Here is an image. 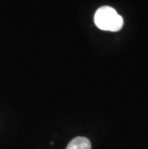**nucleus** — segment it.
I'll return each mask as SVG.
<instances>
[{"label":"nucleus","mask_w":148,"mask_h":149,"mask_svg":"<svg viewBox=\"0 0 148 149\" xmlns=\"http://www.w3.org/2000/svg\"><path fill=\"white\" fill-rule=\"evenodd\" d=\"M94 23L101 30L116 32L123 26V18L114 8L104 6L96 11L94 15Z\"/></svg>","instance_id":"obj_1"},{"label":"nucleus","mask_w":148,"mask_h":149,"mask_svg":"<svg viewBox=\"0 0 148 149\" xmlns=\"http://www.w3.org/2000/svg\"><path fill=\"white\" fill-rule=\"evenodd\" d=\"M67 149H91V143L89 139L77 137L69 142Z\"/></svg>","instance_id":"obj_2"}]
</instances>
